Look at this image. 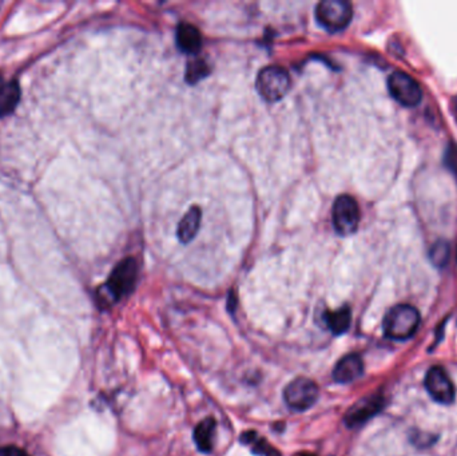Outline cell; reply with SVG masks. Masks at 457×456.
I'll return each instance as SVG.
<instances>
[{"label": "cell", "mask_w": 457, "mask_h": 456, "mask_svg": "<svg viewBox=\"0 0 457 456\" xmlns=\"http://www.w3.org/2000/svg\"><path fill=\"white\" fill-rule=\"evenodd\" d=\"M241 441L244 444H249L253 445V452L257 455L262 456H281V452L272 447L264 438H258L255 431H246L244 432V435L241 436Z\"/></svg>", "instance_id": "obj_16"}, {"label": "cell", "mask_w": 457, "mask_h": 456, "mask_svg": "<svg viewBox=\"0 0 457 456\" xmlns=\"http://www.w3.org/2000/svg\"><path fill=\"white\" fill-rule=\"evenodd\" d=\"M449 254H451L449 242L445 240H439L432 245V248L429 250V260L436 268L442 269L448 264Z\"/></svg>", "instance_id": "obj_17"}, {"label": "cell", "mask_w": 457, "mask_h": 456, "mask_svg": "<svg viewBox=\"0 0 457 456\" xmlns=\"http://www.w3.org/2000/svg\"><path fill=\"white\" fill-rule=\"evenodd\" d=\"M353 18L352 4L346 0H323L317 4L316 19L329 32L348 27Z\"/></svg>", "instance_id": "obj_4"}, {"label": "cell", "mask_w": 457, "mask_h": 456, "mask_svg": "<svg viewBox=\"0 0 457 456\" xmlns=\"http://www.w3.org/2000/svg\"><path fill=\"white\" fill-rule=\"evenodd\" d=\"M324 319L325 323L332 331V333L339 336V335H344L349 329L351 322H352V312L349 307H342V308L332 310V312L328 310V312H325Z\"/></svg>", "instance_id": "obj_14"}, {"label": "cell", "mask_w": 457, "mask_h": 456, "mask_svg": "<svg viewBox=\"0 0 457 456\" xmlns=\"http://www.w3.org/2000/svg\"><path fill=\"white\" fill-rule=\"evenodd\" d=\"M420 320L417 309L408 304H400L389 309L384 317V333L392 340L411 338L416 333Z\"/></svg>", "instance_id": "obj_2"}, {"label": "cell", "mask_w": 457, "mask_h": 456, "mask_svg": "<svg viewBox=\"0 0 457 456\" xmlns=\"http://www.w3.org/2000/svg\"><path fill=\"white\" fill-rule=\"evenodd\" d=\"M201 221H202L201 209L198 206L190 207V210L183 216V219L178 225L177 235L179 241L183 244H188L194 240V237L199 230Z\"/></svg>", "instance_id": "obj_12"}, {"label": "cell", "mask_w": 457, "mask_h": 456, "mask_svg": "<svg viewBox=\"0 0 457 456\" xmlns=\"http://www.w3.org/2000/svg\"><path fill=\"white\" fill-rule=\"evenodd\" d=\"M290 75L280 66H266L255 81V88L260 95L267 102H277L290 90Z\"/></svg>", "instance_id": "obj_3"}, {"label": "cell", "mask_w": 457, "mask_h": 456, "mask_svg": "<svg viewBox=\"0 0 457 456\" xmlns=\"http://www.w3.org/2000/svg\"><path fill=\"white\" fill-rule=\"evenodd\" d=\"M209 74H210V67L206 62L204 59H195V60L189 62L185 79L190 85H194V83L199 82L201 79H204Z\"/></svg>", "instance_id": "obj_18"}, {"label": "cell", "mask_w": 457, "mask_h": 456, "mask_svg": "<svg viewBox=\"0 0 457 456\" xmlns=\"http://www.w3.org/2000/svg\"><path fill=\"white\" fill-rule=\"evenodd\" d=\"M216 429H217V423H216L214 417H206L195 427L194 441L201 452L209 454L213 451Z\"/></svg>", "instance_id": "obj_13"}, {"label": "cell", "mask_w": 457, "mask_h": 456, "mask_svg": "<svg viewBox=\"0 0 457 456\" xmlns=\"http://www.w3.org/2000/svg\"><path fill=\"white\" fill-rule=\"evenodd\" d=\"M138 279V264L133 257L122 260L111 272L104 288L99 291V297L104 304H114L122 297L132 293Z\"/></svg>", "instance_id": "obj_1"}, {"label": "cell", "mask_w": 457, "mask_h": 456, "mask_svg": "<svg viewBox=\"0 0 457 456\" xmlns=\"http://www.w3.org/2000/svg\"><path fill=\"white\" fill-rule=\"evenodd\" d=\"M364 373V363L360 354L349 353L344 356L333 369L335 382L346 384L357 380Z\"/></svg>", "instance_id": "obj_10"}, {"label": "cell", "mask_w": 457, "mask_h": 456, "mask_svg": "<svg viewBox=\"0 0 457 456\" xmlns=\"http://www.w3.org/2000/svg\"><path fill=\"white\" fill-rule=\"evenodd\" d=\"M177 46L186 54H197L202 47L199 29L190 23H179L177 27Z\"/></svg>", "instance_id": "obj_11"}, {"label": "cell", "mask_w": 457, "mask_h": 456, "mask_svg": "<svg viewBox=\"0 0 457 456\" xmlns=\"http://www.w3.org/2000/svg\"><path fill=\"white\" fill-rule=\"evenodd\" d=\"M384 406V399L379 395L364 397L358 400L354 406L349 408V411L345 415V424L349 428L361 426L369 419H372L374 415L381 411Z\"/></svg>", "instance_id": "obj_9"}, {"label": "cell", "mask_w": 457, "mask_h": 456, "mask_svg": "<svg viewBox=\"0 0 457 456\" xmlns=\"http://www.w3.org/2000/svg\"><path fill=\"white\" fill-rule=\"evenodd\" d=\"M388 90L395 101L404 107H416L423 99V90L411 75L395 71L388 78Z\"/></svg>", "instance_id": "obj_7"}, {"label": "cell", "mask_w": 457, "mask_h": 456, "mask_svg": "<svg viewBox=\"0 0 457 456\" xmlns=\"http://www.w3.org/2000/svg\"><path fill=\"white\" fill-rule=\"evenodd\" d=\"M426 388L430 397L440 404H452L456 397L455 385L442 367H432L426 375Z\"/></svg>", "instance_id": "obj_8"}, {"label": "cell", "mask_w": 457, "mask_h": 456, "mask_svg": "<svg viewBox=\"0 0 457 456\" xmlns=\"http://www.w3.org/2000/svg\"><path fill=\"white\" fill-rule=\"evenodd\" d=\"M20 99V88L15 81L7 82L0 88V118L11 114Z\"/></svg>", "instance_id": "obj_15"}, {"label": "cell", "mask_w": 457, "mask_h": 456, "mask_svg": "<svg viewBox=\"0 0 457 456\" xmlns=\"http://www.w3.org/2000/svg\"><path fill=\"white\" fill-rule=\"evenodd\" d=\"M4 85V82H3V78H1V75H0V88Z\"/></svg>", "instance_id": "obj_22"}, {"label": "cell", "mask_w": 457, "mask_h": 456, "mask_svg": "<svg viewBox=\"0 0 457 456\" xmlns=\"http://www.w3.org/2000/svg\"><path fill=\"white\" fill-rule=\"evenodd\" d=\"M454 110H455V117H456L457 120V98L456 101H455V104H454Z\"/></svg>", "instance_id": "obj_21"}, {"label": "cell", "mask_w": 457, "mask_h": 456, "mask_svg": "<svg viewBox=\"0 0 457 456\" xmlns=\"http://www.w3.org/2000/svg\"><path fill=\"white\" fill-rule=\"evenodd\" d=\"M332 221L339 235H353L360 223V207L353 197L344 194L336 198L332 209Z\"/></svg>", "instance_id": "obj_6"}, {"label": "cell", "mask_w": 457, "mask_h": 456, "mask_svg": "<svg viewBox=\"0 0 457 456\" xmlns=\"http://www.w3.org/2000/svg\"><path fill=\"white\" fill-rule=\"evenodd\" d=\"M320 396L318 385L310 379L300 378L289 382L283 391L286 406L292 411L302 412L309 410Z\"/></svg>", "instance_id": "obj_5"}, {"label": "cell", "mask_w": 457, "mask_h": 456, "mask_svg": "<svg viewBox=\"0 0 457 456\" xmlns=\"http://www.w3.org/2000/svg\"><path fill=\"white\" fill-rule=\"evenodd\" d=\"M445 162H447V165H448L452 170L457 172V147L449 148V150L447 151Z\"/></svg>", "instance_id": "obj_20"}, {"label": "cell", "mask_w": 457, "mask_h": 456, "mask_svg": "<svg viewBox=\"0 0 457 456\" xmlns=\"http://www.w3.org/2000/svg\"><path fill=\"white\" fill-rule=\"evenodd\" d=\"M300 456H316L313 455V454H308V452H305V454H301Z\"/></svg>", "instance_id": "obj_23"}, {"label": "cell", "mask_w": 457, "mask_h": 456, "mask_svg": "<svg viewBox=\"0 0 457 456\" xmlns=\"http://www.w3.org/2000/svg\"><path fill=\"white\" fill-rule=\"evenodd\" d=\"M0 456H30L26 451H23L22 448H17L14 445L10 447H4L0 448Z\"/></svg>", "instance_id": "obj_19"}]
</instances>
